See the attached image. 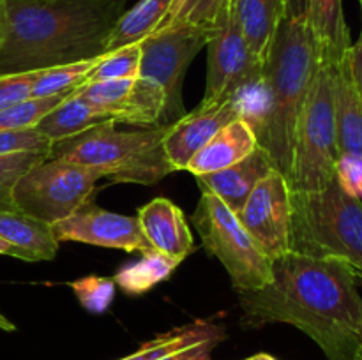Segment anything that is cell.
Returning <instances> with one entry per match:
<instances>
[{
    "mask_svg": "<svg viewBox=\"0 0 362 360\" xmlns=\"http://www.w3.org/2000/svg\"><path fill=\"white\" fill-rule=\"evenodd\" d=\"M69 288L76 295L78 302L88 311V313L101 314L112 306L115 296V281L113 277H103V275H85L69 282Z\"/></svg>",
    "mask_w": 362,
    "mask_h": 360,
    "instance_id": "1f68e13d",
    "label": "cell"
},
{
    "mask_svg": "<svg viewBox=\"0 0 362 360\" xmlns=\"http://www.w3.org/2000/svg\"><path fill=\"white\" fill-rule=\"evenodd\" d=\"M110 120H113L112 116L88 104L74 90L48 115L42 116L35 129L45 134L48 140H52V143H55V141H62L66 138L85 133L99 124L110 122Z\"/></svg>",
    "mask_w": 362,
    "mask_h": 360,
    "instance_id": "44dd1931",
    "label": "cell"
},
{
    "mask_svg": "<svg viewBox=\"0 0 362 360\" xmlns=\"http://www.w3.org/2000/svg\"><path fill=\"white\" fill-rule=\"evenodd\" d=\"M306 23L320 46L322 59L331 64L345 59L352 42L343 0H308Z\"/></svg>",
    "mask_w": 362,
    "mask_h": 360,
    "instance_id": "ffe728a7",
    "label": "cell"
},
{
    "mask_svg": "<svg viewBox=\"0 0 362 360\" xmlns=\"http://www.w3.org/2000/svg\"><path fill=\"white\" fill-rule=\"evenodd\" d=\"M4 6L0 76L105 55L126 0H4Z\"/></svg>",
    "mask_w": 362,
    "mask_h": 360,
    "instance_id": "7a4b0ae2",
    "label": "cell"
},
{
    "mask_svg": "<svg viewBox=\"0 0 362 360\" xmlns=\"http://www.w3.org/2000/svg\"><path fill=\"white\" fill-rule=\"evenodd\" d=\"M232 16V0H173L156 32L197 27L218 32Z\"/></svg>",
    "mask_w": 362,
    "mask_h": 360,
    "instance_id": "cb8c5ba5",
    "label": "cell"
},
{
    "mask_svg": "<svg viewBox=\"0 0 362 360\" xmlns=\"http://www.w3.org/2000/svg\"><path fill=\"white\" fill-rule=\"evenodd\" d=\"M0 239L13 247L14 258L25 261L55 260L60 244L52 224L18 210H0Z\"/></svg>",
    "mask_w": 362,
    "mask_h": 360,
    "instance_id": "e0dca14e",
    "label": "cell"
},
{
    "mask_svg": "<svg viewBox=\"0 0 362 360\" xmlns=\"http://www.w3.org/2000/svg\"><path fill=\"white\" fill-rule=\"evenodd\" d=\"M48 157L46 152L0 155V210H16L13 201V187L27 169Z\"/></svg>",
    "mask_w": 362,
    "mask_h": 360,
    "instance_id": "4dcf8cb0",
    "label": "cell"
},
{
    "mask_svg": "<svg viewBox=\"0 0 362 360\" xmlns=\"http://www.w3.org/2000/svg\"><path fill=\"white\" fill-rule=\"evenodd\" d=\"M0 330H4V332H14V330H16V325H14L13 321L9 320V318L4 316L2 313H0Z\"/></svg>",
    "mask_w": 362,
    "mask_h": 360,
    "instance_id": "f35d334b",
    "label": "cell"
},
{
    "mask_svg": "<svg viewBox=\"0 0 362 360\" xmlns=\"http://www.w3.org/2000/svg\"><path fill=\"white\" fill-rule=\"evenodd\" d=\"M336 182L346 194L362 201V157L354 154H339L336 162Z\"/></svg>",
    "mask_w": 362,
    "mask_h": 360,
    "instance_id": "836d02e7",
    "label": "cell"
},
{
    "mask_svg": "<svg viewBox=\"0 0 362 360\" xmlns=\"http://www.w3.org/2000/svg\"><path fill=\"white\" fill-rule=\"evenodd\" d=\"M274 169L267 152L258 147L253 154L244 157L243 161L235 162L219 172L207 173V175L194 176L198 187L209 191L214 196H218L233 214L243 208L244 201L251 194V191L257 187V184L264 179L265 175Z\"/></svg>",
    "mask_w": 362,
    "mask_h": 360,
    "instance_id": "9a60e30c",
    "label": "cell"
},
{
    "mask_svg": "<svg viewBox=\"0 0 362 360\" xmlns=\"http://www.w3.org/2000/svg\"><path fill=\"white\" fill-rule=\"evenodd\" d=\"M52 140L37 129L4 131L0 133V155L23 154V152H46L49 154Z\"/></svg>",
    "mask_w": 362,
    "mask_h": 360,
    "instance_id": "d6a6232c",
    "label": "cell"
},
{
    "mask_svg": "<svg viewBox=\"0 0 362 360\" xmlns=\"http://www.w3.org/2000/svg\"><path fill=\"white\" fill-rule=\"evenodd\" d=\"M361 7H362V0H361Z\"/></svg>",
    "mask_w": 362,
    "mask_h": 360,
    "instance_id": "ee69618b",
    "label": "cell"
},
{
    "mask_svg": "<svg viewBox=\"0 0 362 360\" xmlns=\"http://www.w3.org/2000/svg\"><path fill=\"white\" fill-rule=\"evenodd\" d=\"M0 254H6V256H13V258H14L13 247H11L9 244L4 242L2 239H0Z\"/></svg>",
    "mask_w": 362,
    "mask_h": 360,
    "instance_id": "ab89813d",
    "label": "cell"
},
{
    "mask_svg": "<svg viewBox=\"0 0 362 360\" xmlns=\"http://www.w3.org/2000/svg\"><path fill=\"white\" fill-rule=\"evenodd\" d=\"M235 215L271 260L290 253L292 189L278 169L257 184Z\"/></svg>",
    "mask_w": 362,
    "mask_h": 360,
    "instance_id": "8fae6325",
    "label": "cell"
},
{
    "mask_svg": "<svg viewBox=\"0 0 362 360\" xmlns=\"http://www.w3.org/2000/svg\"><path fill=\"white\" fill-rule=\"evenodd\" d=\"M290 251L349 265L362 284V201L336 179L318 191H292Z\"/></svg>",
    "mask_w": 362,
    "mask_h": 360,
    "instance_id": "5b68a950",
    "label": "cell"
},
{
    "mask_svg": "<svg viewBox=\"0 0 362 360\" xmlns=\"http://www.w3.org/2000/svg\"><path fill=\"white\" fill-rule=\"evenodd\" d=\"M52 229L59 242L90 244L126 253H145L152 249L136 217L103 210L90 201L73 215L52 224Z\"/></svg>",
    "mask_w": 362,
    "mask_h": 360,
    "instance_id": "7c38bea8",
    "label": "cell"
},
{
    "mask_svg": "<svg viewBox=\"0 0 362 360\" xmlns=\"http://www.w3.org/2000/svg\"><path fill=\"white\" fill-rule=\"evenodd\" d=\"M322 52L306 20L283 18L264 60L262 83L243 97V116L267 152L274 169L290 176L297 120L322 64Z\"/></svg>",
    "mask_w": 362,
    "mask_h": 360,
    "instance_id": "3957f363",
    "label": "cell"
},
{
    "mask_svg": "<svg viewBox=\"0 0 362 360\" xmlns=\"http://www.w3.org/2000/svg\"><path fill=\"white\" fill-rule=\"evenodd\" d=\"M34 73H20V74H4L0 76V112L16 102L25 101L32 97V81Z\"/></svg>",
    "mask_w": 362,
    "mask_h": 360,
    "instance_id": "e575fe53",
    "label": "cell"
},
{
    "mask_svg": "<svg viewBox=\"0 0 362 360\" xmlns=\"http://www.w3.org/2000/svg\"><path fill=\"white\" fill-rule=\"evenodd\" d=\"M193 222L207 253L221 261L237 292L264 288L271 282L272 260L218 196L202 189Z\"/></svg>",
    "mask_w": 362,
    "mask_h": 360,
    "instance_id": "52a82bcc",
    "label": "cell"
},
{
    "mask_svg": "<svg viewBox=\"0 0 362 360\" xmlns=\"http://www.w3.org/2000/svg\"><path fill=\"white\" fill-rule=\"evenodd\" d=\"M216 346H205V348H202L200 352H197L194 353L193 356H189V359L187 360H212L211 359V355H212V349H214Z\"/></svg>",
    "mask_w": 362,
    "mask_h": 360,
    "instance_id": "74e56055",
    "label": "cell"
},
{
    "mask_svg": "<svg viewBox=\"0 0 362 360\" xmlns=\"http://www.w3.org/2000/svg\"><path fill=\"white\" fill-rule=\"evenodd\" d=\"M214 34L216 32L205 28L179 27L154 32L141 41L138 76L154 81L165 92L166 108L163 126H172L184 116V74Z\"/></svg>",
    "mask_w": 362,
    "mask_h": 360,
    "instance_id": "9c48e42d",
    "label": "cell"
},
{
    "mask_svg": "<svg viewBox=\"0 0 362 360\" xmlns=\"http://www.w3.org/2000/svg\"><path fill=\"white\" fill-rule=\"evenodd\" d=\"M166 97L158 83L138 76L133 81L126 104L117 116V124H129L140 127L163 126Z\"/></svg>",
    "mask_w": 362,
    "mask_h": 360,
    "instance_id": "484cf974",
    "label": "cell"
},
{
    "mask_svg": "<svg viewBox=\"0 0 362 360\" xmlns=\"http://www.w3.org/2000/svg\"><path fill=\"white\" fill-rule=\"evenodd\" d=\"M258 148V138L244 116L219 129L187 162L186 172L194 176L219 172L243 161Z\"/></svg>",
    "mask_w": 362,
    "mask_h": 360,
    "instance_id": "2e32d148",
    "label": "cell"
},
{
    "mask_svg": "<svg viewBox=\"0 0 362 360\" xmlns=\"http://www.w3.org/2000/svg\"><path fill=\"white\" fill-rule=\"evenodd\" d=\"M334 67L336 64L322 60L297 120L288 176L292 191H318L334 180L339 157L336 141Z\"/></svg>",
    "mask_w": 362,
    "mask_h": 360,
    "instance_id": "8992f818",
    "label": "cell"
},
{
    "mask_svg": "<svg viewBox=\"0 0 362 360\" xmlns=\"http://www.w3.org/2000/svg\"><path fill=\"white\" fill-rule=\"evenodd\" d=\"M243 116V101L226 99L216 104H202L168 126L163 140L166 159L173 172H186L194 154L232 120Z\"/></svg>",
    "mask_w": 362,
    "mask_h": 360,
    "instance_id": "4fadbf2b",
    "label": "cell"
},
{
    "mask_svg": "<svg viewBox=\"0 0 362 360\" xmlns=\"http://www.w3.org/2000/svg\"><path fill=\"white\" fill-rule=\"evenodd\" d=\"M145 239L154 251L184 261L194 251L193 233L184 212L168 198H156L136 215Z\"/></svg>",
    "mask_w": 362,
    "mask_h": 360,
    "instance_id": "5bb4252c",
    "label": "cell"
},
{
    "mask_svg": "<svg viewBox=\"0 0 362 360\" xmlns=\"http://www.w3.org/2000/svg\"><path fill=\"white\" fill-rule=\"evenodd\" d=\"M180 263V260L166 256L159 251H145L136 263L120 268L113 281L129 295H144L156 284L166 281Z\"/></svg>",
    "mask_w": 362,
    "mask_h": 360,
    "instance_id": "d4e9b609",
    "label": "cell"
},
{
    "mask_svg": "<svg viewBox=\"0 0 362 360\" xmlns=\"http://www.w3.org/2000/svg\"><path fill=\"white\" fill-rule=\"evenodd\" d=\"M334 112L338 152L362 157V97L354 87L346 59L334 67Z\"/></svg>",
    "mask_w": 362,
    "mask_h": 360,
    "instance_id": "d6986e66",
    "label": "cell"
},
{
    "mask_svg": "<svg viewBox=\"0 0 362 360\" xmlns=\"http://www.w3.org/2000/svg\"><path fill=\"white\" fill-rule=\"evenodd\" d=\"M345 59L354 87H356V90L359 92V95L362 97V32L359 39L349 48Z\"/></svg>",
    "mask_w": 362,
    "mask_h": 360,
    "instance_id": "d590c367",
    "label": "cell"
},
{
    "mask_svg": "<svg viewBox=\"0 0 362 360\" xmlns=\"http://www.w3.org/2000/svg\"><path fill=\"white\" fill-rule=\"evenodd\" d=\"M71 94V92H69ZM69 94L49 95V97H28L0 112V133L4 131L34 129L39 120L48 115Z\"/></svg>",
    "mask_w": 362,
    "mask_h": 360,
    "instance_id": "f1b7e54d",
    "label": "cell"
},
{
    "mask_svg": "<svg viewBox=\"0 0 362 360\" xmlns=\"http://www.w3.org/2000/svg\"><path fill=\"white\" fill-rule=\"evenodd\" d=\"M246 360H276V359L272 355H269V353H257V355L250 356V359Z\"/></svg>",
    "mask_w": 362,
    "mask_h": 360,
    "instance_id": "b9f144b4",
    "label": "cell"
},
{
    "mask_svg": "<svg viewBox=\"0 0 362 360\" xmlns=\"http://www.w3.org/2000/svg\"><path fill=\"white\" fill-rule=\"evenodd\" d=\"M356 360H362V348L359 349V353H357V356H356Z\"/></svg>",
    "mask_w": 362,
    "mask_h": 360,
    "instance_id": "7bdbcfd3",
    "label": "cell"
},
{
    "mask_svg": "<svg viewBox=\"0 0 362 360\" xmlns=\"http://www.w3.org/2000/svg\"><path fill=\"white\" fill-rule=\"evenodd\" d=\"M101 56H95V59L88 60H78V62L62 64V66L35 71L30 95L32 97H49V95L74 92L80 85L85 83L88 73L98 66Z\"/></svg>",
    "mask_w": 362,
    "mask_h": 360,
    "instance_id": "4316f807",
    "label": "cell"
},
{
    "mask_svg": "<svg viewBox=\"0 0 362 360\" xmlns=\"http://www.w3.org/2000/svg\"><path fill=\"white\" fill-rule=\"evenodd\" d=\"M349 265L290 253L272 260V279L239 293L240 325L288 323L313 339L329 360H356L362 348V296Z\"/></svg>",
    "mask_w": 362,
    "mask_h": 360,
    "instance_id": "6da1fadb",
    "label": "cell"
},
{
    "mask_svg": "<svg viewBox=\"0 0 362 360\" xmlns=\"http://www.w3.org/2000/svg\"><path fill=\"white\" fill-rule=\"evenodd\" d=\"M4 21H6V6H4V0H0V41L4 34Z\"/></svg>",
    "mask_w": 362,
    "mask_h": 360,
    "instance_id": "60d3db41",
    "label": "cell"
},
{
    "mask_svg": "<svg viewBox=\"0 0 362 360\" xmlns=\"http://www.w3.org/2000/svg\"><path fill=\"white\" fill-rule=\"evenodd\" d=\"M232 14L251 52L264 62L285 18V0H232Z\"/></svg>",
    "mask_w": 362,
    "mask_h": 360,
    "instance_id": "ac0fdd59",
    "label": "cell"
},
{
    "mask_svg": "<svg viewBox=\"0 0 362 360\" xmlns=\"http://www.w3.org/2000/svg\"><path fill=\"white\" fill-rule=\"evenodd\" d=\"M308 0H285V18L288 20H306Z\"/></svg>",
    "mask_w": 362,
    "mask_h": 360,
    "instance_id": "8d00e7d4",
    "label": "cell"
},
{
    "mask_svg": "<svg viewBox=\"0 0 362 360\" xmlns=\"http://www.w3.org/2000/svg\"><path fill=\"white\" fill-rule=\"evenodd\" d=\"M166 131L168 126L119 131L117 124L110 120L76 136L55 141L48 157L99 169L113 182L152 186L173 173L163 147Z\"/></svg>",
    "mask_w": 362,
    "mask_h": 360,
    "instance_id": "277c9868",
    "label": "cell"
},
{
    "mask_svg": "<svg viewBox=\"0 0 362 360\" xmlns=\"http://www.w3.org/2000/svg\"><path fill=\"white\" fill-rule=\"evenodd\" d=\"M136 78H127V80H108V81H87L76 88L78 95L85 99L88 104L98 108L99 112L106 113L113 119V122L119 116L120 109L126 104V99L129 95L133 81ZM117 124V122H115Z\"/></svg>",
    "mask_w": 362,
    "mask_h": 360,
    "instance_id": "83f0119b",
    "label": "cell"
},
{
    "mask_svg": "<svg viewBox=\"0 0 362 360\" xmlns=\"http://www.w3.org/2000/svg\"><path fill=\"white\" fill-rule=\"evenodd\" d=\"M105 176L88 166L46 157L16 180L14 207L21 214L55 224L90 201L95 184Z\"/></svg>",
    "mask_w": 362,
    "mask_h": 360,
    "instance_id": "ba28073f",
    "label": "cell"
},
{
    "mask_svg": "<svg viewBox=\"0 0 362 360\" xmlns=\"http://www.w3.org/2000/svg\"><path fill=\"white\" fill-rule=\"evenodd\" d=\"M225 327L212 320H194L191 323L175 327L165 334L156 335L151 341L144 342L136 352L122 356L119 360H158L175 353L179 349L200 344L205 341H225Z\"/></svg>",
    "mask_w": 362,
    "mask_h": 360,
    "instance_id": "7402d4cb",
    "label": "cell"
},
{
    "mask_svg": "<svg viewBox=\"0 0 362 360\" xmlns=\"http://www.w3.org/2000/svg\"><path fill=\"white\" fill-rule=\"evenodd\" d=\"M141 42H133L115 52L105 53L98 66L88 73L87 81H108V80H127L138 78L140 73Z\"/></svg>",
    "mask_w": 362,
    "mask_h": 360,
    "instance_id": "f546056e",
    "label": "cell"
},
{
    "mask_svg": "<svg viewBox=\"0 0 362 360\" xmlns=\"http://www.w3.org/2000/svg\"><path fill=\"white\" fill-rule=\"evenodd\" d=\"M173 0H140L129 11H124L106 39V53L115 52L133 42H141L154 34L168 13Z\"/></svg>",
    "mask_w": 362,
    "mask_h": 360,
    "instance_id": "603a6c76",
    "label": "cell"
},
{
    "mask_svg": "<svg viewBox=\"0 0 362 360\" xmlns=\"http://www.w3.org/2000/svg\"><path fill=\"white\" fill-rule=\"evenodd\" d=\"M264 62L251 52L233 14L207 42V87L202 104L240 99L262 83Z\"/></svg>",
    "mask_w": 362,
    "mask_h": 360,
    "instance_id": "30bf717a",
    "label": "cell"
}]
</instances>
